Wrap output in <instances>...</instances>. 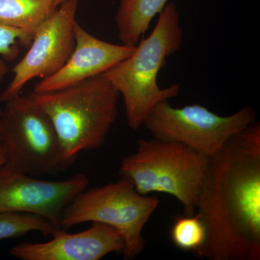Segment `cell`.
I'll return each instance as SVG.
<instances>
[{"label":"cell","instance_id":"cell-15","mask_svg":"<svg viewBox=\"0 0 260 260\" xmlns=\"http://www.w3.org/2000/svg\"><path fill=\"white\" fill-rule=\"evenodd\" d=\"M171 239L181 250L198 254L206 239V228L198 214L177 217L171 229Z\"/></svg>","mask_w":260,"mask_h":260},{"label":"cell","instance_id":"cell-2","mask_svg":"<svg viewBox=\"0 0 260 260\" xmlns=\"http://www.w3.org/2000/svg\"><path fill=\"white\" fill-rule=\"evenodd\" d=\"M182 41L177 5L168 3L149 37L138 42L131 55L101 75L122 95L131 129H139L155 105L179 94L180 84L160 88L157 78L167 58L180 49Z\"/></svg>","mask_w":260,"mask_h":260},{"label":"cell","instance_id":"cell-19","mask_svg":"<svg viewBox=\"0 0 260 260\" xmlns=\"http://www.w3.org/2000/svg\"><path fill=\"white\" fill-rule=\"evenodd\" d=\"M67 1H69V0H55L56 3L57 4L58 6Z\"/></svg>","mask_w":260,"mask_h":260},{"label":"cell","instance_id":"cell-8","mask_svg":"<svg viewBox=\"0 0 260 260\" xmlns=\"http://www.w3.org/2000/svg\"><path fill=\"white\" fill-rule=\"evenodd\" d=\"M78 1L69 0L59 5L37 28L28 52L13 68L14 77L0 95V102L20 95L30 80L54 74L68 60L75 45Z\"/></svg>","mask_w":260,"mask_h":260},{"label":"cell","instance_id":"cell-4","mask_svg":"<svg viewBox=\"0 0 260 260\" xmlns=\"http://www.w3.org/2000/svg\"><path fill=\"white\" fill-rule=\"evenodd\" d=\"M208 162L181 143L142 138L135 153L123 159L119 174L131 181L140 194L172 195L182 205L184 215L191 216L196 213Z\"/></svg>","mask_w":260,"mask_h":260},{"label":"cell","instance_id":"cell-6","mask_svg":"<svg viewBox=\"0 0 260 260\" xmlns=\"http://www.w3.org/2000/svg\"><path fill=\"white\" fill-rule=\"evenodd\" d=\"M5 103L0 135L7 165L32 177L66 172L60 143L47 114L28 95Z\"/></svg>","mask_w":260,"mask_h":260},{"label":"cell","instance_id":"cell-16","mask_svg":"<svg viewBox=\"0 0 260 260\" xmlns=\"http://www.w3.org/2000/svg\"><path fill=\"white\" fill-rule=\"evenodd\" d=\"M34 36L25 30L0 23V56L5 61L15 60L20 52L18 44L30 47Z\"/></svg>","mask_w":260,"mask_h":260},{"label":"cell","instance_id":"cell-11","mask_svg":"<svg viewBox=\"0 0 260 260\" xmlns=\"http://www.w3.org/2000/svg\"><path fill=\"white\" fill-rule=\"evenodd\" d=\"M124 240L120 233L107 224L93 222L77 234L61 232L47 242H22L10 254L22 260H99L113 252H122Z\"/></svg>","mask_w":260,"mask_h":260},{"label":"cell","instance_id":"cell-12","mask_svg":"<svg viewBox=\"0 0 260 260\" xmlns=\"http://www.w3.org/2000/svg\"><path fill=\"white\" fill-rule=\"evenodd\" d=\"M169 0H120L115 16L118 37L124 45L135 47Z\"/></svg>","mask_w":260,"mask_h":260},{"label":"cell","instance_id":"cell-1","mask_svg":"<svg viewBox=\"0 0 260 260\" xmlns=\"http://www.w3.org/2000/svg\"><path fill=\"white\" fill-rule=\"evenodd\" d=\"M196 213L206 228L200 257L260 259V123L233 136L208 158Z\"/></svg>","mask_w":260,"mask_h":260},{"label":"cell","instance_id":"cell-9","mask_svg":"<svg viewBox=\"0 0 260 260\" xmlns=\"http://www.w3.org/2000/svg\"><path fill=\"white\" fill-rule=\"evenodd\" d=\"M89 183L83 174L67 180H42L5 164L0 167V213L37 215L62 231L60 223L65 208Z\"/></svg>","mask_w":260,"mask_h":260},{"label":"cell","instance_id":"cell-10","mask_svg":"<svg viewBox=\"0 0 260 260\" xmlns=\"http://www.w3.org/2000/svg\"><path fill=\"white\" fill-rule=\"evenodd\" d=\"M75 40L74 49L66 63L54 74L43 78L34 86L32 92L56 91L101 75L131 55L136 48L100 40L78 22L75 25Z\"/></svg>","mask_w":260,"mask_h":260},{"label":"cell","instance_id":"cell-14","mask_svg":"<svg viewBox=\"0 0 260 260\" xmlns=\"http://www.w3.org/2000/svg\"><path fill=\"white\" fill-rule=\"evenodd\" d=\"M42 232L44 235L55 236L64 231L56 229L50 222L31 214L0 213V241L23 237L29 232Z\"/></svg>","mask_w":260,"mask_h":260},{"label":"cell","instance_id":"cell-7","mask_svg":"<svg viewBox=\"0 0 260 260\" xmlns=\"http://www.w3.org/2000/svg\"><path fill=\"white\" fill-rule=\"evenodd\" d=\"M256 121V111L250 106L221 116L200 104L174 108L169 101H164L150 111L143 126L155 139L181 143L209 158Z\"/></svg>","mask_w":260,"mask_h":260},{"label":"cell","instance_id":"cell-3","mask_svg":"<svg viewBox=\"0 0 260 260\" xmlns=\"http://www.w3.org/2000/svg\"><path fill=\"white\" fill-rule=\"evenodd\" d=\"M119 95L102 75L56 91L28 93L55 129L67 170L80 152L105 143L117 116Z\"/></svg>","mask_w":260,"mask_h":260},{"label":"cell","instance_id":"cell-5","mask_svg":"<svg viewBox=\"0 0 260 260\" xmlns=\"http://www.w3.org/2000/svg\"><path fill=\"white\" fill-rule=\"evenodd\" d=\"M158 205L156 196L140 194L131 181L121 177L116 182L80 193L65 208L61 229L65 232L86 222L110 225L124 239V259H133L144 249L143 230Z\"/></svg>","mask_w":260,"mask_h":260},{"label":"cell","instance_id":"cell-17","mask_svg":"<svg viewBox=\"0 0 260 260\" xmlns=\"http://www.w3.org/2000/svg\"><path fill=\"white\" fill-rule=\"evenodd\" d=\"M8 73V68L6 62L3 59H0V84L4 80L5 76ZM2 115H3V109L0 107V125H1Z\"/></svg>","mask_w":260,"mask_h":260},{"label":"cell","instance_id":"cell-13","mask_svg":"<svg viewBox=\"0 0 260 260\" xmlns=\"http://www.w3.org/2000/svg\"><path fill=\"white\" fill-rule=\"evenodd\" d=\"M58 7L55 0H0V23L34 35Z\"/></svg>","mask_w":260,"mask_h":260},{"label":"cell","instance_id":"cell-18","mask_svg":"<svg viewBox=\"0 0 260 260\" xmlns=\"http://www.w3.org/2000/svg\"><path fill=\"white\" fill-rule=\"evenodd\" d=\"M8 161V154L6 148L0 135V167H3Z\"/></svg>","mask_w":260,"mask_h":260}]
</instances>
